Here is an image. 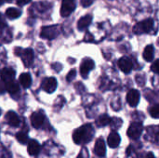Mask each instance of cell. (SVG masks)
<instances>
[{
  "instance_id": "cell-1",
  "label": "cell",
  "mask_w": 159,
  "mask_h": 158,
  "mask_svg": "<svg viewBox=\"0 0 159 158\" xmlns=\"http://www.w3.org/2000/svg\"><path fill=\"white\" fill-rule=\"evenodd\" d=\"M94 136V129L92 125L86 124L75 130L73 140L76 144H86L89 142Z\"/></svg>"
},
{
  "instance_id": "cell-2",
  "label": "cell",
  "mask_w": 159,
  "mask_h": 158,
  "mask_svg": "<svg viewBox=\"0 0 159 158\" xmlns=\"http://www.w3.org/2000/svg\"><path fill=\"white\" fill-rule=\"evenodd\" d=\"M154 20L152 19H147L144 20L139 23H137L134 28L133 31L135 34H143V33H150L153 29H154Z\"/></svg>"
},
{
  "instance_id": "cell-3",
  "label": "cell",
  "mask_w": 159,
  "mask_h": 158,
  "mask_svg": "<svg viewBox=\"0 0 159 158\" xmlns=\"http://www.w3.org/2000/svg\"><path fill=\"white\" fill-rule=\"evenodd\" d=\"M59 34H60V28L58 25H50V26L43 27L40 34L42 38H46L48 40L55 39Z\"/></svg>"
},
{
  "instance_id": "cell-4",
  "label": "cell",
  "mask_w": 159,
  "mask_h": 158,
  "mask_svg": "<svg viewBox=\"0 0 159 158\" xmlns=\"http://www.w3.org/2000/svg\"><path fill=\"white\" fill-rule=\"evenodd\" d=\"M143 130V127L141 122H133L132 124H130L128 129V136L131 140H137L141 137Z\"/></svg>"
},
{
  "instance_id": "cell-5",
  "label": "cell",
  "mask_w": 159,
  "mask_h": 158,
  "mask_svg": "<svg viewBox=\"0 0 159 158\" xmlns=\"http://www.w3.org/2000/svg\"><path fill=\"white\" fill-rule=\"evenodd\" d=\"M75 8V0H62L61 8V17L65 18L68 17Z\"/></svg>"
},
{
  "instance_id": "cell-6",
  "label": "cell",
  "mask_w": 159,
  "mask_h": 158,
  "mask_svg": "<svg viewBox=\"0 0 159 158\" xmlns=\"http://www.w3.org/2000/svg\"><path fill=\"white\" fill-rule=\"evenodd\" d=\"M95 64L91 59H85L80 65V74L84 78L88 77L89 73L94 68Z\"/></svg>"
},
{
  "instance_id": "cell-7",
  "label": "cell",
  "mask_w": 159,
  "mask_h": 158,
  "mask_svg": "<svg viewBox=\"0 0 159 158\" xmlns=\"http://www.w3.org/2000/svg\"><path fill=\"white\" fill-rule=\"evenodd\" d=\"M19 56L21 57V60L26 67H29L33 64L34 61V51L31 48H26L21 50V52L19 54Z\"/></svg>"
},
{
  "instance_id": "cell-8",
  "label": "cell",
  "mask_w": 159,
  "mask_h": 158,
  "mask_svg": "<svg viewBox=\"0 0 159 158\" xmlns=\"http://www.w3.org/2000/svg\"><path fill=\"white\" fill-rule=\"evenodd\" d=\"M118 67L120 68V70L123 73L129 74L132 71L133 64H132V61H131V60L129 58H128V57H122L118 61Z\"/></svg>"
},
{
  "instance_id": "cell-9",
  "label": "cell",
  "mask_w": 159,
  "mask_h": 158,
  "mask_svg": "<svg viewBox=\"0 0 159 158\" xmlns=\"http://www.w3.org/2000/svg\"><path fill=\"white\" fill-rule=\"evenodd\" d=\"M45 123V115L40 112H35L31 115V124L34 129H40Z\"/></svg>"
},
{
  "instance_id": "cell-10",
  "label": "cell",
  "mask_w": 159,
  "mask_h": 158,
  "mask_svg": "<svg viewBox=\"0 0 159 158\" xmlns=\"http://www.w3.org/2000/svg\"><path fill=\"white\" fill-rule=\"evenodd\" d=\"M42 88L48 93H52L55 91L57 88V80L54 77H48L46 78L42 83Z\"/></svg>"
},
{
  "instance_id": "cell-11",
  "label": "cell",
  "mask_w": 159,
  "mask_h": 158,
  "mask_svg": "<svg viewBox=\"0 0 159 158\" xmlns=\"http://www.w3.org/2000/svg\"><path fill=\"white\" fill-rule=\"evenodd\" d=\"M127 102L131 107L137 106L140 102V92L137 89H130L127 94Z\"/></svg>"
},
{
  "instance_id": "cell-12",
  "label": "cell",
  "mask_w": 159,
  "mask_h": 158,
  "mask_svg": "<svg viewBox=\"0 0 159 158\" xmlns=\"http://www.w3.org/2000/svg\"><path fill=\"white\" fill-rule=\"evenodd\" d=\"M94 153L99 157L105 156V154H106V146H105V142H104V141H103L102 138H99L96 141L95 147H94Z\"/></svg>"
},
{
  "instance_id": "cell-13",
  "label": "cell",
  "mask_w": 159,
  "mask_h": 158,
  "mask_svg": "<svg viewBox=\"0 0 159 158\" xmlns=\"http://www.w3.org/2000/svg\"><path fill=\"white\" fill-rule=\"evenodd\" d=\"M27 151H28V154L30 156H36L39 155V153L41 151V146H40L38 142H36L34 140H31L30 142H28Z\"/></svg>"
},
{
  "instance_id": "cell-14",
  "label": "cell",
  "mask_w": 159,
  "mask_h": 158,
  "mask_svg": "<svg viewBox=\"0 0 159 158\" xmlns=\"http://www.w3.org/2000/svg\"><path fill=\"white\" fill-rule=\"evenodd\" d=\"M147 139L154 143L159 144V126L149 127L147 129Z\"/></svg>"
},
{
  "instance_id": "cell-15",
  "label": "cell",
  "mask_w": 159,
  "mask_h": 158,
  "mask_svg": "<svg viewBox=\"0 0 159 158\" xmlns=\"http://www.w3.org/2000/svg\"><path fill=\"white\" fill-rule=\"evenodd\" d=\"M6 120L7 122V124L13 128H17L20 126V117L18 116V115L12 111L8 112L7 115H6Z\"/></svg>"
},
{
  "instance_id": "cell-16",
  "label": "cell",
  "mask_w": 159,
  "mask_h": 158,
  "mask_svg": "<svg viewBox=\"0 0 159 158\" xmlns=\"http://www.w3.org/2000/svg\"><path fill=\"white\" fill-rule=\"evenodd\" d=\"M120 136L118 135L117 132L113 131L107 139V143L111 148H116L118 147V145L120 144Z\"/></svg>"
},
{
  "instance_id": "cell-17",
  "label": "cell",
  "mask_w": 159,
  "mask_h": 158,
  "mask_svg": "<svg viewBox=\"0 0 159 158\" xmlns=\"http://www.w3.org/2000/svg\"><path fill=\"white\" fill-rule=\"evenodd\" d=\"M1 78L4 82H8L14 80L15 78V71L11 68H5L0 73Z\"/></svg>"
},
{
  "instance_id": "cell-18",
  "label": "cell",
  "mask_w": 159,
  "mask_h": 158,
  "mask_svg": "<svg viewBox=\"0 0 159 158\" xmlns=\"http://www.w3.org/2000/svg\"><path fill=\"white\" fill-rule=\"evenodd\" d=\"M91 21H92V16L89 15H89H86V16L82 17V18L78 20V22H77V28H78L80 31L85 30V29H87V28L90 25Z\"/></svg>"
},
{
  "instance_id": "cell-19",
  "label": "cell",
  "mask_w": 159,
  "mask_h": 158,
  "mask_svg": "<svg viewBox=\"0 0 159 158\" xmlns=\"http://www.w3.org/2000/svg\"><path fill=\"white\" fill-rule=\"evenodd\" d=\"M155 56V47L153 45H148L143 50V59L146 61H152Z\"/></svg>"
},
{
  "instance_id": "cell-20",
  "label": "cell",
  "mask_w": 159,
  "mask_h": 158,
  "mask_svg": "<svg viewBox=\"0 0 159 158\" xmlns=\"http://www.w3.org/2000/svg\"><path fill=\"white\" fill-rule=\"evenodd\" d=\"M6 89L11 95H14V94L18 93L19 90H20L19 84L15 80H11V81L6 82Z\"/></svg>"
},
{
  "instance_id": "cell-21",
  "label": "cell",
  "mask_w": 159,
  "mask_h": 158,
  "mask_svg": "<svg viewBox=\"0 0 159 158\" xmlns=\"http://www.w3.org/2000/svg\"><path fill=\"white\" fill-rule=\"evenodd\" d=\"M19 80H20V84L24 88H28L31 87V84H32V77H31L30 74H28V73L21 74Z\"/></svg>"
},
{
  "instance_id": "cell-22",
  "label": "cell",
  "mask_w": 159,
  "mask_h": 158,
  "mask_svg": "<svg viewBox=\"0 0 159 158\" xmlns=\"http://www.w3.org/2000/svg\"><path fill=\"white\" fill-rule=\"evenodd\" d=\"M111 119H112V118H111L108 115H100V116L97 118V120H96V125H97V127H99V128L105 127V126H107V125L110 124Z\"/></svg>"
},
{
  "instance_id": "cell-23",
  "label": "cell",
  "mask_w": 159,
  "mask_h": 158,
  "mask_svg": "<svg viewBox=\"0 0 159 158\" xmlns=\"http://www.w3.org/2000/svg\"><path fill=\"white\" fill-rule=\"evenodd\" d=\"M20 14H21L20 10H19L18 8H15V7H9L6 10V16L11 20L19 18L20 16Z\"/></svg>"
},
{
  "instance_id": "cell-24",
  "label": "cell",
  "mask_w": 159,
  "mask_h": 158,
  "mask_svg": "<svg viewBox=\"0 0 159 158\" xmlns=\"http://www.w3.org/2000/svg\"><path fill=\"white\" fill-rule=\"evenodd\" d=\"M16 139H17V141H18L20 143H21V144H26V143H28V142H29L28 135H27L25 132H23V131L18 132V133L16 134Z\"/></svg>"
},
{
  "instance_id": "cell-25",
  "label": "cell",
  "mask_w": 159,
  "mask_h": 158,
  "mask_svg": "<svg viewBox=\"0 0 159 158\" xmlns=\"http://www.w3.org/2000/svg\"><path fill=\"white\" fill-rule=\"evenodd\" d=\"M149 114L154 118H159V104H156L150 107Z\"/></svg>"
},
{
  "instance_id": "cell-26",
  "label": "cell",
  "mask_w": 159,
  "mask_h": 158,
  "mask_svg": "<svg viewBox=\"0 0 159 158\" xmlns=\"http://www.w3.org/2000/svg\"><path fill=\"white\" fill-rule=\"evenodd\" d=\"M110 125H111V127H112V129L114 130H116V129H118L121 127L122 120L120 118H113V119H111Z\"/></svg>"
},
{
  "instance_id": "cell-27",
  "label": "cell",
  "mask_w": 159,
  "mask_h": 158,
  "mask_svg": "<svg viewBox=\"0 0 159 158\" xmlns=\"http://www.w3.org/2000/svg\"><path fill=\"white\" fill-rule=\"evenodd\" d=\"M151 70H152L154 73L159 74V59L158 60H157V61H155L153 62V64H152V66H151Z\"/></svg>"
},
{
  "instance_id": "cell-28",
  "label": "cell",
  "mask_w": 159,
  "mask_h": 158,
  "mask_svg": "<svg viewBox=\"0 0 159 158\" xmlns=\"http://www.w3.org/2000/svg\"><path fill=\"white\" fill-rule=\"evenodd\" d=\"M75 74H76V72H75V70H71L68 74H67V76H66V80L68 81V82H71V81H73L74 79H75Z\"/></svg>"
},
{
  "instance_id": "cell-29",
  "label": "cell",
  "mask_w": 159,
  "mask_h": 158,
  "mask_svg": "<svg viewBox=\"0 0 159 158\" xmlns=\"http://www.w3.org/2000/svg\"><path fill=\"white\" fill-rule=\"evenodd\" d=\"M77 158H89V153H88V150L87 148H82V150L80 151V154L78 156Z\"/></svg>"
},
{
  "instance_id": "cell-30",
  "label": "cell",
  "mask_w": 159,
  "mask_h": 158,
  "mask_svg": "<svg viewBox=\"0 0 159 158\" xmlns=\"http://www.w3.org/2000/svg\"><path fill=\"white\" fill-rule=\"evenodd\" d=\"M7 89H6V82H4L3 80L0 81V94L6 92Z\"/></svg>"
},
{
  "instance_id": "cell-31",
  "label": "cell",
  "mask_w": 159,
  "mask_h": 158,
  "mask_svg": "<svg viewBox=\"0 0 159 158\" xmlns=\"http://www.w3.org/2000/svg\"><path fill=\"white\" fill-rule=\"evenodd\" d=\"M92 3H93V0H82L81 1V4H82L83 7H89Z\"/></svg>"
},
{
  "instance_id": "cell-32",
  "label": "cell",
  "mask_w": 159,
  "mask_h": 158,
  "mask_svg": "<svg viewBox=\"0 0 159 158\" xmlns=\"http://www.w3.org/2000/svg\"><path fill=\"white\" fill-rule=\"evenodd\" d=\"M52 68L56 71V72H60L61 70V65L60 63H54L52 64Z\"/></svg>"
},
{
  "instance_id": "cell-33",
  "label": "cell",
  "mask_w": 159,
  "mask_h": 158,
  "mask_svg": "<svg viewBox=\"0 0 159 158\" xmlns=\"http://www.w3.org/2000/svg\"><path fill=\"white\" fill-rule=\"evenodd\" d=\"M30 1H31V0H17V4H18L19 6H24V5H26V4L30 3Z\"/></svg>"
},
{
  "instance_id": "cell-34",
  "label": "cell",
  "mask_w": 159,
  "mask_h": 158,
  "mask_svg": "<svg viewBox=\"0 0 159 158\" xmlns=\"http://www.w3.org/2000/svg\"><path fill=\"white\" fill-rule=\"evenodd\" d=\"M144 158H155V156H154V154H153V153H151V152H150V153H148V154L145 156V157Z\"/></svg>"
},
{
  "instance_id": "cell-35",
  "label": "cell",
  "mask_w": 159,
  "mask_h": 158,
  "mask_svg": "<svg viewBox=\"0 0 159 158\" xmlns=\"http://www.w3.org/2000/svg\"><path fill=\"white\" fill-rule=\"evenodd\" d=\"M5 1H6V2H12L13 0H5Z\"/></svg>"
},
{
  "instance_id": "cell-36",
  "label": "cell",
  "mask_w": 159,
  "mask_h": 158,
  "mask_svg": "<svg viewBox=\"0 0 159 158\" xmlns=\"http://www.w3.org/2000/svg\"><path fill=\"white\" fill-rule=\"evenodd\" d=\"M2 3H3V0H0V5H2Z\"/></svg>"
},
{
  "instance_id": "cell-37",
  "label": "cell",
  "mask_w": 159,
  "mask_h": 158,
  "mask_svg": "<svg viewBox=\"0 0 159 158\" xmlns=\"http://www.w3.org/2000/svg\"><path fill=\"white\" fill-rule=\"evenodd\" d=\"M157 43H158V44H159V39H158V40H157Z\"/></svg>"
},
{
  "instance_id": "cell-38",
  "label": "cell",
  "mask_w": 159,
  "mask_h": 158,
  "mask_svg": "<svg viewBox=\"0 0 159 158\" xmlns=\"http://www.w3.org/2000/svg\"><path fill=\"white\" fill-rule=\"evenodd\" d=\"M0 115H1V110H0Z\"/></svg>"
}]
</instances>
